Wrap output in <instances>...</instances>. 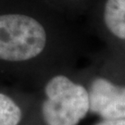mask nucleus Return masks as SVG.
<instances>
[{
	"mask_svg": "<svg viewBox=\"0 0 125 125\" xmlns=\"http://www.w3.org/2000/svg\"><path fill=\"white\" fill-rule=\"evenodd\" d=\"M46 32L37 20L24 14L0 15V59L25 61L45 49Z\"/></svg>",
	"mask_w": 125,
	"mask_h": 125,
	"instance_id": "nucleus-1",
	"label": "nucleus"
},
{
	"mask_svg": "<svg viewBox=\"0 0 125 125\" xmlns=\"http://www.w3.org/2000/svg\"><path fill=\"white\" fill-rule=\"evenodd\" d=\"M45 91L42 112L47 125H77L89 110L88 92L65 76L51 79Z\"/></svg>",
	"mask_w": 125,
	"mask_h": 125,
	"instance_id": "nucleus-2",
	"label": "nucleus"
},
{
	"mask_svg": "<svg viewBox=\"0 0 125 125\" xmlns=\"http://www.w3.org/2000/svg\"><path fill=\"white\" fill-rule=\"evenodd\" d=\"M88 97L89 110L105 120L125 118V86H117L98 78L92 83Z\"/></svg>",
	"mask_w": 125,
	"mask_h": 125,
	"instance_id": "nucleus-3",
	"label": "nucleus"
},
{
	"mask_svg": "<svg viewBox=\"0 0 125 125\" xmlns=\"http://www.w3.org/2000/svg\"><path fill=\"white\" fill-rule=\"evenodd\" d=\"M104 21L114 35L125 40V0H107Z\"/></svg>",
	"mask_w": 125,
	"mask_h": 125,
	"instance_id": "nucleus-4",
	"label": "nucleus"
},
{
	"mask_svg": "<svg viewBox=\"0 0 125 125\" xmlns=\"http://www.w3.org/2000/svg\"><path fill=\"white\" fill-rule=\"evenodd\" d=\"M21 110L9 96L0 94V125H18Z\"/></svg>",
	"mask_w": 125,
	"mask_h": 125,
	"instance_id": "nucleus-5",
	"label": "nucleus"
},
{
	"mask_svg": "<svg viewBox=\"0 0 125 125\" xmlns=\"http://www.w3.org/2000/svg\"><path fill=\"white\" fill-rule=\"evenodd\" d=\"M97 125H125L124 119H119V120H106L101 123Z\"/></svg>",
	"mask_w": 125,
	"mask_h": 125,
	"instance_id": "nucleus-6",
	"label": "nucleus"
}]
</instances>
